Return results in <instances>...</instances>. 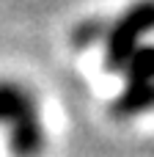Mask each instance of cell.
<instances>
[{
	"label": "cell",
	"mask_w": 154,
	"mask_h": 157,
	"mask_svg": "<svg viewBox=\"0 0 154 157\" xmlns=\"http://www.w3.org/2000/svg\"><path fill=\"white\" fill-rule=\"evenodd\" d=\"M152 108H154V83L143 91H132V94L121 91V97L113 105L116 116H138V113H146Z\"/></svg>",
	"instance_id": "obj_4"
},
{
	"label": "cell",
	"mask_w": 154,
	"mask_h": 157,
	"mask_svg": "<svg viewBox=\"0 0 154 157\" xmlns=\"http://www.w3.org/2000/svg\"><path fill=\"white\" fill-rule=\"evenodd\" d=\"M121 72L127 75V86H124L127 94L149 88L154 83V44H141L127 58V63L121 66Z\"/></svg>",
	"instance_id": "obj_3"
},
{
	"label": "cell",
	"mask_w": 154,
	"mask_h": 157,
	"mask_svg": "<svg viewBox=\"0 0 154 157\" xmlns=\"http://www.w3.org/2000/svg\"><path fill=\"white\" fill-rule=\"evenodd\" d=\"M149 33H154V0H141L118 17L107 33V47H105L107 69L121 72L127 58L141 47L143 36Z\"/></svg>",
	"instance_id": "obj_1"
},
{
	"label": "cell",
	"mask_w": 154,
	"mask_h": 157,
	"mask_svg": "<svg viewBox=\"0 0 154 157\" xmlns=\"http://www.w3.org/2000/svg\"><path fill=\"white\" fill-rule=\"evenodd\" d=\"M0 121L14 130V152L19 157H33L41 149V124L28 94L19 88H0Z\"/></svg>",
	"instance_id": "obj_2"
}]
</instances>
